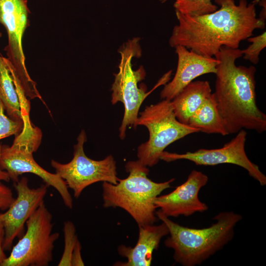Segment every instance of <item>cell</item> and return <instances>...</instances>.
I'll use <instances>...</instances> for the list:
<instances>
[{
    "label": "cell",
    "instance_id": "6da1fadb",
    "mask_svg": "<svg viewBox=\"0 0 266 266\" xmlns=\"http://www.w3.org/2000/svg\"><path fill=\"white\" fill-rule=\"evenodd\" d=\"M220 6L213 12L189 16L175 10L178 24L169 39L171 47L182 45L204 56L214 57L222 46L238 48L256 29L265 28V20L256 16L257 0H214Z\"/></svg>",
    "mask_w": 266,
    "mask_h": 266
},
{
    "label": "cell",
    "instance_id": "7a4b0ae2",
    "mask_svg": "<svg viewBox=\"0 0 266 266\" xmlns=\"http://www.w3.org/2000/svg\"><path fill=\"white\" fill-rule=\"evenodd\" d=\"M241 50L222 46L214 57L219 61L215 72L217 107L230 134L247 129L259 133L266 130V115L256 102V67L236 66Z\"/></svg>",
    "mask_w": 266,
    "mask_h": 266
},
{
    "label": "cell",
    "instance_id": "3957f363",
    "mask_svg": "<svg viewBox=\"0 0 266 266\" xmlns=\"http://www.w3.org/2000/svg\"><path fill=\"white\" fill-rule=\"evenodd\" d=\"M156 215L169 231L165 246L173 250L174 260L183 266L200 265L222 249L233 239L234 228L242 219L239 214L221 212L213 218L216 222L210 227L195 229L174 222L159 210Z\"/></svg>",
    "mask_w": 266,
    "mask_h": 266
},
{
    "label": "cell",
    "instance_id": "277c9868",
    "mask_svg": "<svg viewBox=\"0 0 266 266\" xmlns=\"http://www.w3.org/2000/svg\"><path fill=\"white\" fill-rule=\"evenodd\" d=\"M128 176L119 179L116 184L102 183L103 206L120 207L127 211L139 226L154 224L158 219L155 199L170 187L174 179L155 182L147 176L149 170L138 160L129 161L125 165Z\"/></svg>",
    "mask_w": 266,
    "mask_h": 266
},
{
    "label": "cell",
    "instance_id": "5b68a950",
    "mask_svg": "<svg viewBox=\"0 0 266 266\" xmlns=\"http://www.w3.org/2000/svg\"><path fill=\"white\" fill-rule=\"evenodd\" d=\"M42 132L38 127L23 129L15 135L11 146L0 144V168L7 172L13 183L25 173L39 177L48 187L59 194L66 206L73 207V200L65 181L56 173H51L34 160L33 153L38 149L42 139Z\"/></svg>",
    "mask_w": 266,
    "mask_h": 266
},
{
    "label": "cell",
    "instance_id": "8992f818",
    "mask_svg": "<svg viewBox=\"0 0 266 266\" xmlns=\"http://www.w3.org/2000/svg\"><path fill=\"white\" fill-rule=\"evenodd\" d=\"M138 126H144L149 131L148 140L137 149V160L146 166L156 165L165 149L173 142L200 132L179 122L173 112L171 100H166L146 106L138 116L135 129Z\"/></svg>",
    "mask_w": 266,
    "mask_h": 266
},
{
    "label": "cell",
    "instance_id": "52a82bcc",
    "mask_svg": "<svg viewBox=\"0 0 266 266\" xmlns=\"http://www.w3.org/2000/svg\"><path fill=\"white\" fill-rule=\"evenodd\" d=\"M140 38L134 37L128 40L118 49L120 61L118 71L114 74V80L111 90V103L113 104L121 102L124 106V113L119 128V137L125 138L128 127L135 125L141 105L151 92H147L145 85L138 87V83L144 79L146 71L142 66L136 70L133 68V58L141 56L139 44Z\"/></svg>",
    "mask_w": 266,
    "mask_h": 266
},
{
    "label": "cell",
    "instance_id": "ba28073f",
    "mask_svg": "<svg viewBox=\"0 0 266 266\" xmlns=\"http://www.w3.org/2000/svg\"><path fill=\"white\" fill-rule=\"evenodd\" d=\"M53 216L44 201L26 223V231L0 266H48L60 234L53 232Z\"/></svg>",
    "mask_w": 266,
    "mask_h": 266
},
{
    "label": "cell",
    "instance_id": "9c48e42d",
    "mask_svg": "<svg viewBox=\"0 0 266 266\" xmlns=\"http://www.w3.org/2000/svg\"><path fill=\"white\" fill-rule=\"evenodd\" d=\"M30 13L27 0H0V24L7 34L4 51L10 73L18 80L29 99H40L36 83L27 70L23 46L24 33L30 26Z\"/></svg>",
    "mask_w": 266,
    "mask_h": 266
},
{
    "label": "cell",
    "instance_id": "30bf717a",
    "mask_svg": "<svg viewBox=\"0 0 266 266\" xmlns=\"http://www.w3.org/2000/svg\"><path fill=\"white\" fill-rule=\"evenodd\" d=\"M87 136L82 130L77 138L74 146L71 160L66 164L54 160L51 161L55 173L66 182L67 187L73 192L74 198H78L88 186L99 182H107L116 184L119 178L117 175L116 161L112 155L96 161L88 157L84 151V144Z\"/></svg>",
    "mask_w": 266,
    "mask_h": 266
},
{
    "label": "cell",
    "instance_id": "8fae6325",
    "mask_svg": "<svg viewBox=\"0 0 266 266\" xmlns=\"http://www.w3.org/2000/svg\"><path fill=\"white\" fill-rule=\"evenodd\" d=\"M246 135L245 130H241L222 147L217 149H200L195 152H187L184 154L164 151L160 156V160L166 162L186 160L197 166L233 164L245 169L251 177L258 181L261 185L265 186L266 185V175L246 155L245 149Z\"/></svg>",
    "mask_w": 266,
    "mask_h": 266
},
{
    "label": "cell",
    "instance_id": "7c38bea8",
    "mask_svg": "<svg viewBox=\"0 0 266 266\" xmlns=\"http://www.w3.org/2000/svg\"><path fill=\"white\" fill-rule=\"evenodd\" d=\"M14 186L17 197L5 212L0 213V220L4 229V251L11 248L16 237L20 238L23 235L27 221L44 201L48 187L44 184L36 188H31L28 178L24 176L14 183Z\"/></svg>",
    "mask_w": 266,
    "mask_h": 266
},
{
    "label": "cell",
    "instance_id": "4fadbf2b",
    "mask_svg": "<svg viewBox=\"0 0 266 266\" xmlns=\"http://www.w3.org/2000/svg\"><path fill=\"white\" fill-rule=\"evenodd\" d=\"M208 181L205 174L193 170L183 184L167 194L158 196L155 204L167 217L189 216L203 212L208 209V206L200 200L199 193Z\"/></svg>",
    "mask_w": 266,
    "mask_h": 266
},
{
    "label": "cell",
    "instance_id": "5bb4252c",
    "mask_svg": "<svg viewBox=\"0 0 266 266\" xmlns=\"http://www.w3.org/2000/svg\"><path fill=\"white\" fill-rule=\"evenodd\" d=\"M177 66L171 81L166 83L160 93L161 99L171 100L184 87L202 75L215 73L219 61L204 56L182 45L175 46Z\"/></svg>",
    "mask_w": 266,
    "mask_h": 266
},
{
    "label": "cell",
    "instance_id": "9a60e30c",
    "mask_svg": "<svg viewBox=\"0 0 266 266\" xmlns=\"http://www.w3.org/2000/svg\"><path fill=\"white\" fill-rule=\"evenodd\" d=\"M138 228V238L134 247L122 244L118 248V253L126 258L127 261L117 262L114 266H150L154 250L158 249L162 238L169 233L167 226L163 222L159 225L148 224L139 226Z\"/></svg>",
    "mask_w": 266,
    "mask_h": 266
},
{
    "label": "cell",
    "instance_id": "2e32d148",
    "mask_svg": "<svg viewBox=\"0 0 266 266\" xmlns=\"http://www.w3.org/2000/svg\"><path fill=\"white\" fill-rule=\"evenodd\" d=\"M211 94V89L208 81L191 82L171 100L177 119L182 123L188 124L190 117Z\"/></svg>",
    "mask_w": 266,
    "mask_h": 266
},
{
    "label": "cell",
    "instance_id": "e0dca14e",
    "mask_svg": "<svg viewBox=\"0 0 266 266\" xmlns=\"http://www.w3.org/2000/svg\"><path fill=\"white\" fill-rule=\"evenodd\" d=\"M189 126L208 134H229L219 113L213 93H211L190 117Z\"/></svg>",
    "mask_w": 266,
    "mask_h": 266
},
{
    "label": "cell",
    "instance_id": "ac0fdd59",
    "mask_svg": "<svg viewBox=\"0 0 266 266\" xmlns=\"http://www.w3.org/2000/svg\"><path fill=\"white\" fill-rule=\"evenodd\" d=\"M0 99L6 115L15 120L24 121L21 104L7 65L0 53Z\"/></svg>",
    "mask_w": 266,
    "mask_h": 266
},
{
    "label": "cell",
    "instance_id": "d6986e66",
    "mask_svg": "<svg viewBox=\"0 0 266 266\" xmlns=\"http://www.w3.org/2000/svg\"><path fill=\"white\" fill-rule=\"evenodd\" d=\"M173 6L175 10L189 16L210 13L218 8L211 0H176Z\"/></svg>",
    "mask_w": 266,
    "mask_h": 266
},
{
    "label": "cell",
    "instance_id": "ffe728a7",
    "mask_svg": "<svg viewBox=\"0 0 266 266\" xmlns=\"http://www.w3.org/2000/svg\"><path fill=\"white\" fill-rule=\"evenodd\" d=\"M64 248L58 266H71L72 254L78 241L73 223L66 221L64 225Z\"/></svg>",
    "mask_w": 266,
    "mask_h": 266
},
{
    "label": "cell",
    "instance_id": "44dd1931",
    "mask_svg": "<svg viewBox=\"0 0 266 266\" xmlns=\"http://www.w3.org/2000/svg\"><path fill=\"white\" fill-rule=\"evenodd\" d=\"M5 110L0 99V140L2 139L16 135L21 133L24 126V121L15 120L4 113Z\"/></svg>",
    "mask_w": 266,
    "mask_h": 266
},
{
    "label": "cell",
    "instance_id": "7402d4cb",
    "mask_svg": "<svg viewBox=\"0 0 266 266\" xmlns=\"http://www.w3.org/2000/svg\"><path fill=\"white\" fill-rule=\"evenodd\" d=\"M251 43L246 49L241 50L243 59L250 61L254 65L259 62V55L261 51L266 46V33L256 36H251L247 39Z\"/></svg>",
    "mask_w": 266,
    "mask_h": 266
},
{
    "label": "cell",
    "instance_id": "603a6c76",
    "mask_svg": "<svg viewBox=\"0 0 266 266\" xmlns=\"http://www.w3.org/2000/svg\"><path fill=\"white\" fill-rule=\"evenodd\" d=\"M14 198L11 189L0 183V210L5 211L9 207Z\"/></svg>",
    "mask_w": 266,
    "mask_h": 266
},
{
    "label": "cell",
    "instance_id": "cb8c5ba5",
    "mask_svg": "<svg viewBox=\"0 0 266 266\" xmlns=\"http://www.w3.org/2000/svg\"><path fill=\"white\" fill-rule=\"evenodd\" d=\"M81 246L79 240L77 241L74 249L72 259L71 266H84V263L81 257Z\"/></svg>",
    "mask_w": 266,
    "mask_h": 266
},
{
    "label": "cell",
    "instance_id": "d4e9b609",
    "mask_svg": "<svg viewBox=\"0 0 266 266\" xmlns=\"http://www.w3.org/2000/svg\"><path fill=\"white\" fill-rule=\"evenodd\" d=\"M4 237V229L2 222L0 220V266L4 260L6 258V256L3 249V243Z\"/></svg>",
    "mask_w": 266,
    "mask_h": 266
},
{
    "label": "cell",
    "instance_id": "484cf974",
    "mask_svg": "<svg viewBox=\"0 0 266 266\" xmlns=\"http://www.w3.org/2000/svg\"><path fill=\"white\" fill-rule=\"evenodd\" d=\"M10 180L9 176L6 171L0 168V183L1 181L9 182Z\"/></svg>",
    "mask_w": 266,
    "mask_h": 266
},
{
    "label": "cell",
    "instance_id": "4316f807",
    "mask_svg": "<svg viewBox=\"0 0 266 266\" xmlns=\"http://www.w3.org/2000/svg\"><path fill=\"white\" fill-rule=\"evenodd\" d=\"M159 0L161 3H164V2L167 1L168 0Z\"/></svg>",
    "mask_w": 266,
    "mask_h": 266
},
{
    "label": "cell",
    "instance_id": "83f0119b",
    "mask_svg": "<svg viewBox=\"0 0 266 266\" xmlns=\"http://www.w3.org/2000/svg\"><path fill=\"white\" fill-rule=\"evenodd\" d=\"M2 36V33L0 32V37H1Z\"/></svg>",
    "mask_w": 266,
    "mask_h": 266
}]
</instances>
